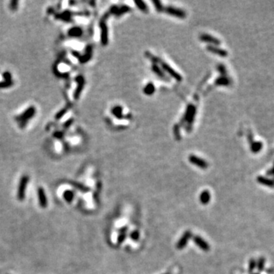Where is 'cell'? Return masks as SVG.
<instances>
[{
  "mask_svg": "<svg viewBox=\"0 0 274 274\" xmlns=\"http://www.w3.org/2000/svg\"><path fill=\"white\" fill-rule=\"evenodd\" d=\"M37 195H38L39 203L41 208H46L47 207V199H46L44 189L43 187H39L37 190Z\"/></svg>",
  "mask_w": 274,
  "mask_h": 274,
  "instance_id": "cell-5",
  "label": "cell"
},
{
  "mask_svg": "<svg viewBox=\"0 0 274 274\" xmlns=\"http://www.w3.org/2000/svg\"><path fill=\"white\" fill-rule=\"evenodd\" d=\"M265 258L264 257H261V258L259 259L258 262L257 263V270H258L259 272H261L263 270L265 266Z\"/></svg>",
  "mask_w": 274,
  "mask_h": 274,
  "instance_id": "cell-18",
  "label": "cell"
},
{
  "mask_svg": "<svg viewBox=\"0 0 274 274\" xmlns=\"http://www.w3.org/2000/svg\"><path fill=\"white\" fill-rule=\"evenodd\" d=\"M70 184L73 186L74 187H75V188H77L79 190L82 191V192H88V191H89V187H85L83 184H81V183H77V182H71Z\"/></svg>",
  "mask_w": 274,
  "mask_h": 274,
  "instance_id": "cell-14",
  "label": "cell"
},
{
  "mask_svg": "<svg viewBox=\"0 0 274 274\" xmlns=\"http://www.w3.org/2000/svg\"><path fill=\"white\" fill-rule=\"evenodd\" d=\"M81 33H82V31H81V28H79V27H73L69 31V34L70 36H72V37H79L81 34Z\"/></svg>",
  "mask_w": 274,
  "mask_h": 274,
  "instance_id": "cell-15",
  "label": "cell"
},
{
  "mask_svg": "<svg viewBox=\"0 0 274 274\" xmlns=\"http://www.w3.org/2000/svg\"><path fill=\"white\" fill-rule=\"evenodd\" d=\"M208 50H209V51H211V52H212V53H215L218 54L219 56H226V54H227V53H226V51H225V50H219V49H217V48H216V47H215V46H208Z\"/></svg>",
  "mask_w": 274,
  "mask_h": 274,
  "instance_id": "cell-13",
  "label": "cell"
},
{
  "mask_svg": "<svg viewBox=\"0 0 274 274\" xmlns=\"http://www.w3.org/2000/svg\"><path fill=\"white\" fill-rule=\"evenodd\" d=\"M189 161L194 165L199 167L200 168H203V169H205V168H207L208 167V163H207L202 158L196 156V155H190L189 157Z\"/></svg>",
  "mask_w": 274,
  "mask_h": 274,
  "instance_id": "cell-3",
  "label": "cell"
},
{
  "mask_svg": "<svg viewBox=\"0 0 274 274\" xmlns=\"http://www.w3.org/2000/svg\"><path fill=\"white\" fill-rule=\"evenodd\" d=\"M257 181L259 183L263 184V185L266 186V187H274L273 180L269 179V178H264V177H262V176H259V177H257Z\"/></svg>",
  "mask_w": 274,
  "mask_h": 274,
  "instance_id": "cell-7",
  "label": "cell"
},
{
  "mask_svg": "<svg viewBox=\"0 0 274 274\" xmlns=\"http://www.w3.org/2000/svg\"><path fill=\"white\" fill-rule=\"evenodd\" d=\"M257 266V262L254 259H251L249 261V272L252 273Z\"/></svg>",
  "mask_w": 274,
  "mask_h": 274,
  "instance_id": "cell-19",
  "label": "cell"
},
{
  "mask_svg": "<svg viewBox=\"0 0 274 274\" xmlns=\"http://www.w3.org/2000/svg\"><path fill=\"white\" fill-rule=\"evenodd\" d=\"M29 182V177L27 175L22 176L19 182V185L18 187L17 197L18 200L23 201L25 199V194H26V190H27V183Z\"/></svg>",
  "mask_w": 274,
  "mask_h": 274,
  "instance_id": "cell-1",
  "label": "cell"
},
{
  "mask_svg": "<svg viewBox=\"0 0 274 274\" xmlns=\"http://www.w3.org/2000/svg\"><path fill=\"white\" fill-rule=\"evenodd\" d=\"M191 237H192V233L190 232V231H187V232L182 235V237H181V239L178 241V244L176 245L177 248H178V249H183V247H185V246L187 244V241L190 239Z\"/></svg>",
  "mask_w": 274,
  "mask_h": 274,
  "instance_id": "cell-2",
  "label": "cell"
},
{
  "mask_svg": "<svg viewBox=\"0 0 274 274\" xmlns=\"http://www.w3.org/2000/svg\"><path fill=\"white\" fill-rule=\"evenodd\" d=\"M101 31H102V34H101V37H102V42L103 44H106L107 42V27L105 26V24H101Z\"/></svg>",
  "mask_w": 274,
  "mask_h": 274,
  "instance_id": "cell-17",
  "label": "cell"
},
{
  "mask_svg": "<svg viewBox=\"0 0 274 274\" xmlns=\"http://www.w3.org/2000/svg\"><path fill=\"white\" fill-rule=\"evenodd\" d=\"M63 197L67 203H71L75 197V193L72 190H66L63 193Z\"/></svg>",
  "mask_w": 274,
  "mask_h": 274,
  "instance_id": "cell-11",
  "label": "cell"
},
{
  "mask_svg": "<svg viewBox=\"0 0 274 274\" xmlns=\"http://www.w3.org/2000/svg\"><path fill=\"white\" fill-rule=\"evenodd\" d=\"M164 274H169V273H164Z\"/></svg>",
  "mask_w": 274,
  "mask_h": 274,
  "instance_id": "cell-25",
  "label": "cell"
},
{
  "mask_svg": "<svg viewBox=\"0 0 274 274\" xmlns=\"http://www.w3.org/2000/svg\"><path fill=\"white\" fill-rule=\"evenodd\" d=\"M210 193L208 190H203L200 195V201L203 205L208 204L210 201Z\"/></svg>",
  "mask_w": 274,
  "mask_h": 274,
  "instance_id": "cell-9",
  "label": "cell"
},
{
  "mask_svg": "<svg viewBox=\"0 0 274 274\" xmlns=\"http://www.w3.org/2000/svg\"><path fill=\"white\" fill-rule=\"evenodd\" d=\"M254 274H259V273H254Z\"/></svg>",
  "mask_w": 274,
  "mask_h": 274,
  "instance_id": "cell-24",
  "label": "cell"
},
{
  "mask_svg": "<svg viewBox=\"0 0 274 274\" xmlns=\"http://www.w3.org/2000/svg\"><path fill=\"white\" fill-rule=\"evenodd\" d=\"M162 67H163V69H164L165 71L168 72V73L170 74V75H171L174 79H176L177 80H178V81L181 80V75H178V74L174 70H172L171 68L168 66V64H166L165 63H162Z\"/></svg>",
  "mask_w": 274,
  "mask_h": 274,
  "instance_id": "cell-8",
  "label": "cell"
},
{
  "mask_svg": "<svg viewBox=\"0 0 274 274\" xmlns=\"http://www.w3.org/2000/svg\"><path fill=\"white\" fill-rule=\"evenodd\" d=\"M167 12L170 14V15L177 16V17H179V18H183L184 17V15H185L184 12L181 11V10L177 9V8H167Z\"/></svg>",
  "mask_w": 274,
  "mask_h": 274,
  "instance_id": "cell-10",
  "label": "cell"
},
{
  "mask_svg": "<svg viewBox=\"0 0 274 274\" xmlns=\"http://www.w3.org/2000/svg\"><path fill=\"white\" fill-rule=\"evenodd\" d=\"M153 91H154V87H153V85L152 84H149L146 86L145 89V92L148 95H150L152 93H153Z\"/></svg>",
  "mask_w": 274,
  "mask_h": 274,
  "instance_id": "cell-21",
  "label": "cell"
},
{
  "mask_svg": "<svg viewBox=\"0 0 274 274\" xmlns=\"http://www.w3.org/2000/svg\"><path fill=\"white\" fill-rule=\"evenodd\" d=\"M200 39H202L203 41H207V42H211L213 43V44H218V41L217 39L211 37L209 35L203 34L200 37Z\"/></svg>",
  "mask_w": 274,
  "mask_h": 274,
  "instance_id": "cell-16",
  "label": "cell"
},
{
  "mask_svg": "<svg viewBox=\"0 0 274 274\" xmlns=\"http://www.w3.org/2000/svg\"><path fill=\"white\" fill-rule=\"evenodd\" d=\"M34 114H35L34 107H31L28 108V109H27L25 113H23V114H21V116L19 117V118H18V120L22 122V123H24V121H26L27 120H29L30 118L32 117L34 115Z\"/></svg>",
  "mask_w": 274,
  "mask_h": 274,
  "instance_id": "cell-6",
  "label": "cell"
},
{
  "mask_svg": "<svg viewBox=\"0 0 274 274\" xmlns=\"http://www.w3.org/2000/svg\"><path fill=\"white\" fill-rule=\"evenodd\" d=\"M130 237H131V239L133 240V241H138L139 238V232H138L137 230L133 231V232H132V233L130 234Z\"/></svg>",
  "mask_w": 274,
  "mask_h": 274,
  "instance_id": "cell-20",
  "label": "cell"
},
{
  "mask_svg": "<svg viewBox=\"0 0 274 274\" xmlns=\"http://www.w3.org/2000/svg\"><path fill=\"white\" fill-rule=\"evenodd\" d=\"M126 232H127V227H123L120 231V235L117 237V242L119 244L124 242L126 237Z\"/></svg>",
  "mask_w": 274,
  "mask_h": 274,
  "instance_id": "cell-12",
  "label": "cell"
},
{
  "mask_svg": "<svg viewBox=\"0 0 274 274\" xmlns=\"http://www.w3.org/2000/svg\"><path fill=\"white\" fill-rule=\"evenodd\" d=\"M193 241H194V243H195L200 248H201V249L203 250V251H209V249H210V247H209V244L207 243V241H204L202 237H200V236H194V237H193Z\"/></svg>",
  "mask_w": 274,
  "mask_h": 274,
  "instance_id": "cell-4",
  "label": "cell"
},
{
  "mask_svg": "<svg viewBox=\"0 0 274 274\" xmlns=\"http://www.w3.org/2000/svg\"><path fill=\"white\" fill-rule=\"evenodd\" d=\"M267 174H273V175H274V167H273V168H272V169L270 171L267 172Z\"/></svg>",
  "mask_w": 274,
  "mask_h": 274,
  "instance_id": "cell-23",
  "label": "cell"
},
{
  "mask_svg": "<svg viewBox=\"0 0 274 274\" xmlns=\"http://www.w3.org/2000/svg\"><path fill=\"white\" fill-rule=\"evenodd\" d=\"M261 145L260 143H255L254 145L252 146V150H253V152H258V151L261 149Z\"/></svg>",
  "mask_w": 274,
  "mask_h": 274,
  "instance_id": "cell-22",
  "label": "cell"
}]
</instances>
